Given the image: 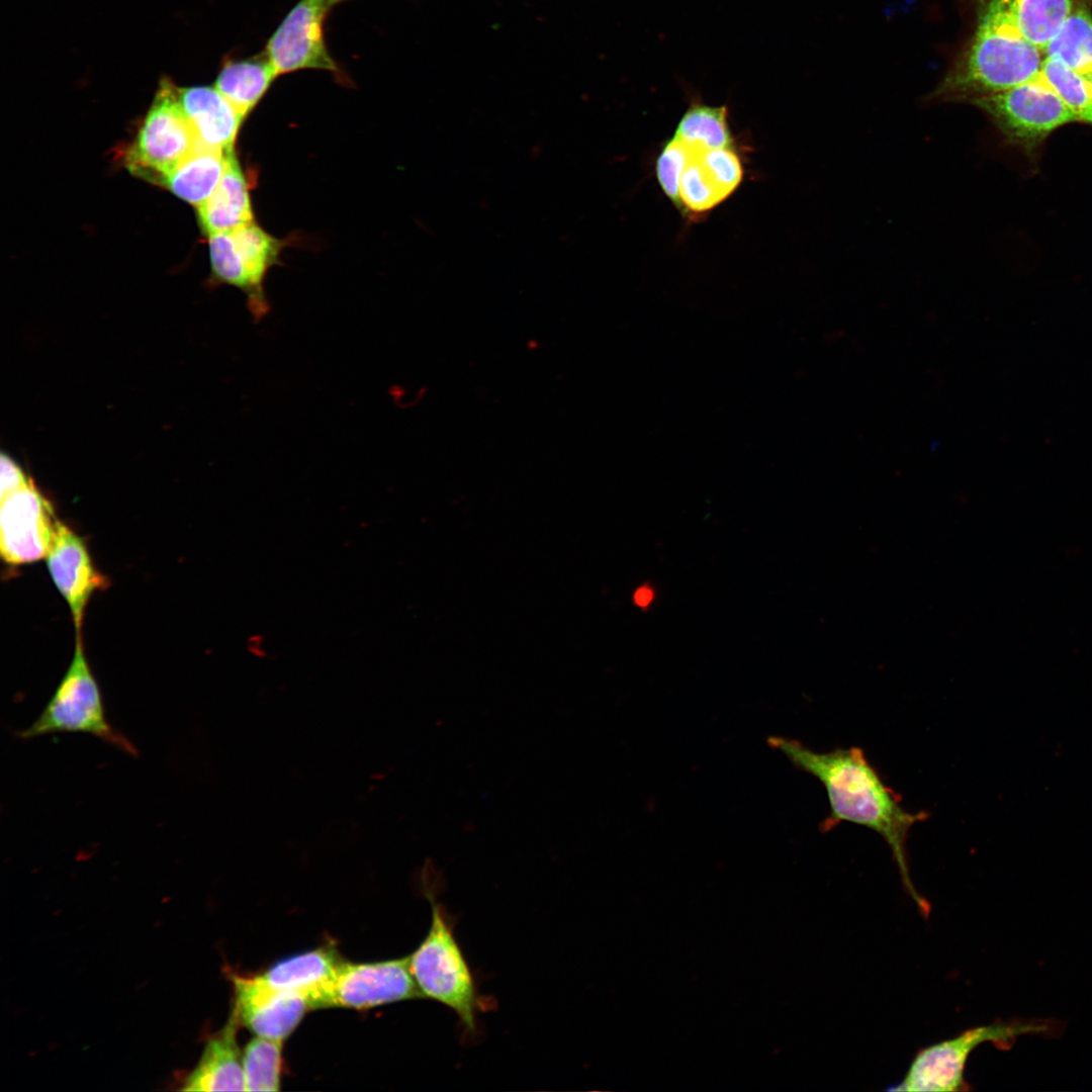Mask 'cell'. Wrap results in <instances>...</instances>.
Here are the masks:
<instances>
[{"mask_svg":"<svg viewBox=\"0 0 1092 1092\" xmlns=\"http://www.w3.org/2000/svg\"><path fill=\"white\" fill-rule=\"evenodd\" d=\"M769 743L825 788L829 814L821 824L824 832L849 822L863 826L884 839L907 893L922 916L927 918L930 904L913 885L907 855L910 830L927 814L906 810L859 747L816 751L797 740L783 737H771Z\"/></svg>","mask_w":1092,"mask_h":1092,"instance_id":"obj_1","label":"cell"},{"mask_svg":"<svg viewBox=\"0 0 1092 1092\" xmlns=\"http://www.w3.org/2000/svg\"><path fill=\"white\" fill-rule=\"evenodd\" d=\"M973 33L930 94L936 102H965L1040 76L1043 52L1021 31L1013 0H979Z\"/></svg>","mask_w":1092,"mask_h":1092,"instance_id":"obj_2","label":"cell"},{"mask_svg":"<svg viewBox=\"0 0 1092 1092\" xmlns=\"http://www.w3.org/2000/svg\"><path fill=\"white\" fill-rule=\"evenodd\" d=\"M432 908L427 935L408 956L410 970L423 997L451 1009L463 1027L474 1033L483 1003L474 974L455 936L454 922L431 887L426 888Z\"/></svg>","mask_w":1092,"mask_h":1092,"instance_id":"obj_3","label":"cell"},{"mask_svg":"<svg viewBox=\"0 0 1092 1092\" xmlns=\"http://www.w3.org/2000/svg\"><path fill=\"white\" fill-rule=\"evenodd\" d=\"M1060 1022L1052 1020H998L969 1028L959 1035L931 1044L914 1057L903 1080L891 1087L894 1091H966L965 1068L969 1056L980 1044L992 1042L1008 1050L1024 1034H1058Z\"/></svg>","mask_w":1092,"mask_h":1092,"instance_id":"obj_4","label":"cell"},{"mask_svg":"<svg viewBox=\"0 0 1092 1092\" xmlns=\"http://www.w3.org/2000/svg\"><path fill=\"white\" fill-rule=\"evenodd\" d=\"M54 733L92 735L130 756L138 755L134 744L111 726L98 682L87 662L82 634H77L73 659L50 701L18 737L31 739Z\"/></svg>","mask_w":1092,"mask_h":1092,"instance_id":"obj_5","label":"cell"},{"mask_svg":"<svg viewBox=\"0 0 1092 1092\" xmlns=\"http://www.w3.org/2000/svg\"><path fill=\"white\" fill-rule=\"evenodd\" d=\"M970 104L983 111L1010 145L1027 153H1033L1057 128L1077 121L1040 76Z\"/></svg>","mask_w":1092,"mask_h":1092,"instance_id":"obj_6","label":"cell"},{"mask_svg":"<svg viewBox=\"0 0 1092 1092\" xmlns=\"http://www.w3.org/2000/svg\"><path fill=\"white\" fill-rule=\"evenodd\" d=\"M195 147L194 133L178 99V88L163 81L126 153L127 167L133 174L162 184Z\"/></svg>","mask_w":1092,"mask_h":1092,"instance_id":"obj_7","label":"cell"},{"mask_svg":"<svg viewBox=\"0 0 1092 1092\" xmlns=\"http://www.w3.org/2000/svg\"><path fill=\"white\" fill-rule=\"evenodd\" d=\"M280 249L281 242L254 222L209 236L210 263L215 277L246 293L255 323L270 310L264 280Z\"/></svg>","mask_w":1092,"mask_h":1092,"instance_id":"obj_8","label":"cell"},{"mask_svg":"<svg viewBox=\"0 0 1092 1092\" xmlns=\"http://www.w3.org/2000/svg\"><path fill=\"white\" fill-rule=\"evenodd\" d=\"M420 997L408 957L362 964L342 962L332 978L309 995L312 1009H365Z\"/></svg>","mask_w":1092,"mask_h":1092,"instance_id":"obj_9","label":"cell"},{"mask_svg":"<svg viewBox=\"0 0 1092 1092\" xmlns=\"http://www.w3.org/2000/svg\"><path fill=\"white\" fill-rule=\"evenodd\" d=\"M330 0H298L266 42L264 53L279 75L305 69L328 71L342 85L352 81L331 55L325 37Z\"/></svg>","mask_w":1092,"mask_h":1092,"instance_id":"obj_10","label":"cell"},{"mask_svg":"<svg viewBox=\"0 0 1092 1092\" xmlns=\"http://www.w3.org/2000/svg\"><path fill=\"white\" fill-rule=\"evenodd\" d=\"M58 521L51 502L32 479L1 497L0 552L3 560L20 565L46 558Z\"/></svg>","mask_w":1092,"mask_h":1092,"instance_id":"obj_11","label":"cell"},{"mask_svg":"<svg viewBox=\"0 0 1092 1092\" xmlns=\"http://www.w3.org/2000/svg\"><path fill=\"white\" fill-rule=\"evenodd\" d=\"M46 559L55 585L69 605L76 633L81 634L89 599L104 589L108 580L94 566L83 539L60 520Z\"/></svg>","mask_w":1092,"mask_h":1092,"instance_id":"obj_12","label":"cell"},{"mask_svg":"<svg viewBox=\"0 0 1092 1092\" xmlns=\"http://www.w3.org/2000/svg\"><path fill=\"white\" fill-rule=\"evenodd\" d=\"M233 1014L240 1025L255 1035L283 1040L311 1010L309 995L302 992H268L254 986L248 977L233 975Z\"/></svg>","mask_w":1092,"mask_h":1092,"instance_id":"obj_13","label":"cell"},{"mask_svg":"<svg viewBox=\"0 0 1092 1092\" xmlns=\"http://www.w3.org/2000/svg\"><path fill=\"white\" fill-rule=\"evenodd\" d=\"M178 99L197 146L234 152L245 116L215 87L178 88Z\"/></svg>","mask_w":1092,"mask_h":1092,"instance_id":"obj_14","label":"cell"},{"mask_svg":"<svg viewBox=\"0 0 1092 1092\" xmlns=\"http://www.w3.org/2000/svg\"><path fill=\"white\" fill-rule=\"evenodd\" d=\"M239 1022L232 1013L212 1035L181 1088L184 1091H246L243 1052L237 1041Z\"/></svg>","mask_w":1092,"mask_h":1092,"instance_id":"obj_15","label":"cell"},{"mask_svg":"<svg viewBox=\"0 0 1092 1092\" xmlns=\"http://www.w3.org/2000/svg\"><path fill=\"white\" fill-rule=\"evenodd\" d=\"M342 962L332 946H322L277 962L248 979L263 991L310 995L332 978Z\"/></svg>","mask_w":1092,"mask_h":1092,"instance_id":"obj_16","label":"cell"},{"mask_svg":"<svg viewBox=\"0 0 1092 1092\" xmlns=\"http://www.w3.org/2000/svg\"><path fill=\"white\" fill-rule=\"evenodd\" d=\"M197 209L208 237L254 222L248 183L234 154L216 188Z\"/></svg>","mask_w":1092,"mask_h":1092,"instance_id":"obj_17","label":"cell"},{"mask_svg":"<svg viewBox=\"0 0 1092 1092\" xmlns=\"http://www.w3.org/2000/svg\"><path fill=\"white\" fill-rule=\"evenodd\" d=\"M277 77L263 51L247 58H224L214 87L246 117Z\"/></svg>","mask_w":1092,"mask_h":1092,"instance_id":"obj_18","label":"cell"},{"mask_svg":"<svg viewBox=\"0 0 1092 1092\" xmlns=\"http://www.w3.org/2000/svg\"><path fill=\"white\" fill-rule=\"evenodd\" d=\"M234 154L197 146L163 181L175 195L199 207L219 183Z\"/></svg>","mask_w":1092,"mask_h":1092,"instance_id":"obj_19","label":"cell"},{"mask_svg":"<svg viewBox=\"0 0 1092 1092\" xmlns=\"http://www.w3.org/2000/svg\"><path fill=\"white\" fill-rule=\"evenodd\" d=\"M1092 0H1076L1043 48L1044 58L1059 61L1087 77L1092 73Z\"/></svg>","mask_w":1092,"mask_h":1092,"instance_id":"obj_20","label":"cell"},{"mask_svg":"<svg viewBox=\"0 0 1092 1092\" xmlns=\"http://www.w3.org/2000/svg\"><path fill=\"white\" fill-rule=\"evenodd\" d=\"M674 138L704 149H734L727 106L693 102L679 119Z\"/></svg>","mask_w":1092,"mask_h":1092,"instance_id":"obj_21","label":"cell"},{"mask_svg":"<svg viewBox=\"0 0 1092 1092\" xmlns=\"http://www.w3.org/2000/svg\"><path fill=\"white\" fill-rule=\"evenodd\" d=\"M1076 0H1013L1022 33L1042 52L1069 15Z\"/></svg>","mask_w":1092,"mask_h":1092,"instance_id":"obj_22","label":"cell"},{"mask_svg":"<svg viewBox=\"0 0 1092 1092\" xmlns=\"http://www.w3.org/2000/svg\"><path fill=\"white\" fill-rule=\"evenodd\" d=\"M283 1040L256 1036L243 1052L246 1091H278Z\"/></svg>","mask_w":1092,"mask_h":1092,"instance_id":"obj_23","label":"cell"},{"mask_svg":"<svg viewBox=\"0 0 1092 1092\" xmlns=\"http://www.w3.org/2000/svg\"><path fill=\"white\" fill-rule=\"evenodd\" d=\"M1040 77L1074 114L1092 125V87L1088 79L1063 63L1044 58Z\"/></svg>","mask_w":1092,"mask_h":1092,"instance_id":"obj_24","label":"cell"},{"mask_svg":"<svg viewBox=\"0 0 1092 1092\" xmlns=\"http://www.w3.org/2000/svg\"><path fill=\"white\" fill-rule=\"evenodd\" d=\"M688 146L689 159L679 183L680 206L681 210L702 213L711 210L725 199L705 174L696 149Z\"/></svg>","mask_w":1092,"mask_h":1092,"instance_id":"obj_25","label":"cell"},{"mask_svg":"<svg viewBox=\"0 0 1092 1092\" xmlns=\"http://www.w3.org/2000/svg\"><path fill=\"white\" fill-rule=\"evenodd\" d=\"M701 166L721 195L726 199L743 179V167L734 149H704L695 147Z\"/></svg>","mask_w":1092,"mask_h":1092,"instance_id":"obj_26","label":"cell"},{"mask_svg":"<svg viewBox=\"0 0 1092 1092\" xmlns=\"http://www.w3.org/2000/svg\"><path fill=\"white\" fill-rule=\"evenodd\" d=\"M690 148L684 141L672 138L663 147L656 160L657 182L667 198L679 209V183L688 163Z\"/></svg>","mask_w":1092,"mask_h":1092,"instance_id":"obj_27","label":"cell"},{"mask_svg":"<svg viewBox=\"0 0 1092 1092\" xmlns=\"http://www.w3.org/2000/svg\"><path fill=\"white\" fill-rule=\"evenodd\" d=\"M1 497L25 486L31 480L22 467L9 455L1 454Z\"/></svg>","mask_w":1092,"mask_h":1092,"instance_id":"obj_28","label":"cell"},{"mask_svg":"<svg viewBox=\"0 0 1092 1092\" xmlns=\"http://www.w3.org/2000/svg\"><path fill=\"white\" fill-rule=\"evenodd\" d=\"M266 641L261 634H252L247 640V648L251 654L257 657L266 656Z\"/></svg>","mask_w":1092,"mask_h":1092,"instance_id":"obj_29","label":"cell"},{"mask_svg":"<svg viewBox=\"0 0 1092 1092\" xmlns=\"http://www.w3.org/2000/svg\"><path fill=\"white\" fill-rule=\"evenodd\" d=\"M652 600V592L647 587L639 588L634 595V601L639 607H646Z\"/></svg>","mask_w":1092,"mask_h":1092,"instance_id":"obj_30","label":"cell"},{"mask_svg":"<svg viewBox=\"0 0 1092 1092\" xmlns=\"http://www.w3.org/2000/svg\"><path fill=\"white\" fill-rule=\"evenodd\" d=\"M344 1H347V0H330V4H331L332 7H334L335 5H337L339 3H342Z\"/></svg>","mask_w":1092,"mask_h":1092,"instance_id":"obj_31","label":"cell"},{"mask_svg":"<svg viewBox=\"0 0 1092 1092\" xmlns=\"http://www.w3.org/2000/svg\"><path fill=\"white\" fill-rule=\"evenodd\" d=\"M1086 78L1088 79V81H1089V83H1090V85L1092 87V73L1089 74Z\"/></svg>","mask_w":1092,"mask_h":1092,"instance_id":"obj_32","label":"cell"}]
</instances>
